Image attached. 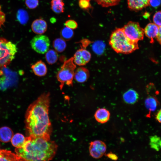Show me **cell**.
Instances as JSON below:
<instances>
[{"label": "cell", "mask_w": 161, "mask_h": 161, "mask_svg": "<svg viewBox=\"0 0 161 161\" xmlns=\"http://www.w3.org/2000/svg\"><path fill=\"white\" fill-rule=\"evenodd\" d=\"M51 8L54 13L59 14L63 13L64 10V3L63 0H52Z\"/></svg>", "instance_id": "obj_22"}, {"label": "cell", "mask_w": 161, "mask_h": 161, "mask_svg": "<svg viewBox=\"0 0 161 161\" xmlns=\"http://www.w3.org/2000/svg\"><path fill=\"white\" fill-rule=\"evenodd\" d=\"M159 27L154 23H150L145 27L144 30V34L148 38L153 40L157 36Z\"/></svg>", "instance_id": "obj_15"}, {"label": "cell", "mask_w": 161, "mask_h": 161, "mask_svg": "<svg viewBox=\"0 0 161 161\" xmlns=\"http://www.w3.org/2000/svg\"><path fill=\"white\" fill-rule=\"evenodd\" d=\"M109 43L113 49L117 53L129 54L139 48L137 43L129 39L122 28H117L112 33Z\"/></svg>", "instance_id": "obj_3"}, {"label": "cell", "mask_w": 161, "mask_h": 161, "mask_svg": "<svg viewBox=\"0 0 161 161\" xmlns=\"http://www.w3.org/2000/svg\"><path fill=\"white\" fill-rule=\"evenodd\" d=\"M17 18L20 23L22 24H26L29 20V15L25 10L21 9L18 10L17 15Z\"/></svg>", "instance_id": "obj_26"}, {"label": "cell", "mask_w": 161, "mask_h": 161, "mask_svg": "<svg viewBox=\"0 0 161 161\" xmlns=\"http://www.w3.org/2000/svg\"><path fill=\"white\" fill-rule=\"evenodd\" d=\"M155 118L158 122L161 123V109L156 114Z\"/></svg>", "instance_id": "obj_37"}, {"label": "cell", "mask_w": 161, "mask_h": 161, "mask_svg": "<svg viewBox=\"0 0 161 161\" xmlns=\"http://www.w3.org/2000/svg\"><path fill=\"white\" fill-rule=\"evenodd\" d=\"M104 45L103 43L100 41H97L92 46L93 51L97 54H101L104 50Z\"/></svg>", "instance_id": "obj_29"}, {"label": "cell", "mask_w": 161, "mask_h": 161, "mask_svg": "<svg viewBox=\"0 0 161 161\" xmlns=\"http://www.w3.org/2000/svg\"><path fill=\"white\" fill-rule=\"evenodd\" d=\"M65 26L72 30L76 29L78 27V23L74 20L69 19L66 21L64 23Z\"/></svg>", "instance_id": "obj_33"}, {"label": "cell", "mask_w": 161, "mask_h": 161, "mask_svg": "<svg viewBox=\"0 0 161 161\" xmlns=\"http://www.w3.org/2000/svg\"><path fill=\"white\" fill-rule=\"evenodd\" d=\"M89 0H78L79 7L84 10L88 9L91 7Z\"/></svg>", "instance_id": "obj_31"}, {"label": "cell", "mask_w": 161, "mask_h": 161, "mask_svg": "<svg viewBox=\"0 0 161 161\" xmlns=\"http://www.w3.org/2000/svg\"><path fill=\"white\" fill-rule=\"evenodd\" d=\"M106 150V146L104 142L100 140L91 142L89 144V151L90 155L95 159L101 157Z\"/></svg>", "instance_id": "obj_9"}, {"label": "cell", "mask_w": 161, "mask_h": 161, "mask_svg": "<svg viewBox=\"0 0 161 161\" xmlns=\"http://www.w3.org/2000/svg\"><path fill=\"white\" fill-rule=\"evenodd\" d=\"M31 68L34 74L39 77L45 76L47 72L46 65L41 60H39L32 65Z\"/></svg>", "instance_id": "obj_13"}, {"label": "cell", "mask_w": 161, "mask_h": 161, "mask_svg": "<svg viewBox=\"0 0 161 161\" xmlns=\"http://www.w3.org/2000/svg\"><path fill=\"white\" fill-rule=\"evenodd\" d=\"M73 57L64 62L60 69L57 73L56 77L60 83V88L61 90L65 83L69 86H72L74 72L76 65Z\"/></svg>", "instance_id": "obj_4"}, {"label": "cell", "mask_w": 161, "mask_h": 161, "mask_svg": "<svg viewBox=\"0 0 161 161\" xmlns=\"http://www.w3.org/2000/svg\"><path fill=\"white\" fill-rule=\"evenodd\" d=\"M157 38L158 41L161 44V27H159L158 34Z\"/></svg>", "instance_id": "obj_38"}, {"label": "cell", "mask_w": 161, "mask_h": 161, "mask_svg": "<svg viewBox=\"0 0 161 161\" xmlns=\"http://www.w3.org/2000/svg\"><path fill=\"white\" fill-rule=\"evenodd\" d=\"M89 76V70L84 67H79L75 71L74 78L78 83L84 82L88 80Z\"/></svg>", "instance_id": "obj_12"}, {"label": "cell", "mask_w": 161, "mask_h": 161, "mask_svg": "<svg viewBox=\"0 0 161 161\" xmlns=\"http://www.w3.org/2000/svg\"><path fill=\"white\" fill-rule=\"evenodd\" d=\"M26 137L22 134L17 133L13 135L11 142L12 145L16 148L21 147L24 145Z\"/></svg>", "instance_id": "obj_20"}, {"label": "cell", "mask_w": 161, "mask_h": 161, "mask_svg": "<svg viewBox=\"0 0 161 161\" xmlns=\"http://www.w3.org/2000/svg\"><path fill=\"white\" fill-rule=\"evenodd\" d=\"M122 28L128 38L133 42L137 43L143 38L144 29L138 22L129 21Z\"/></svg>", "instance_id": "obj_6"}, {"label": "cell", "mask_w": 161, "mask_h": 161, "mask_svg": "<svg viewBox=\"0 0 161 161\" xmlns=\"http://www.w3.org/2000/svg\"><path fill=\"white\" fill-rule=\"evenodd\" d=\"M32 31L38 35H42L44 33L47 28V22L42 19H37L34 20L31 24Z\"/></svg>", "instance_id": "obj_11"}, {"label": "cell", "mask_w": 161, "mask_h": 161, "mask_svg": "<svg viewBox=\"0 0 161 161\" xmlns=\"http://www.w3.org/2000/svg\"><path fill=\"white\" fill-rule=\"evenodd\" d=\"M159 104L157 98L154 95L149 96L145 99V107L149 111L150 114L151 112L156 110Z\"/></svg>", "instance_id": "obj_19"}, {"label": "cell", "mask_w": 161, "mask_h": 161, "mask_svg": "<svg viewBox=\"0 0 161 161\" xmlns=\"http://www.w3.org/2000/svg\"><path fill=\"white\" fill-rule=\"evenodd\" d=\"M39 0H25L26 6L30 9L36 8L39 5Z\"/></svg>", "instance_id": "obj_30"}, {"label": "cell", "mask_w": 161, "mask_h": 161, "mask_svg": "<svg viewBox=\"0 0 161 161\" xmlns=\"http://www.w3.org/2000/svg\"><path fill=\"white\" fill-rule=\"evenodd\" d=\"M49 93H44L29 106L25 116L29 136L50 140L52 127L49 116Z\"/></svg>", "instance_id": "obj_1"}, {"label": "cell", "mask_w": 161, "mask_h": 161, "mask_svg": "<svg viewBox=\"0 0 161 161\" xmlns=\"http://www.w3.org/2000/svg\"><path fill=\"white\" fill-rule=\"evenodd\" d=\"M0 150H1V149H0Z\"/></svg>", "instance_id": "obj_40"}, {"label": "cell", "mask_w": 161, "mask_h": 161, "mask_svg": "<svg viewBox=\"0 0 161 161\" xmlns=\"http://www.w3.org/2000/svg\"><path fill=\"white\" fill-rule=\"evenodd\" d=\"M161 4V0H149V5L154 7H157Z\"/></svg>", "instance_id": "obj_34"}, {"label": "cell", "mask_w": 161, "mask_h": 161, "mask_svg": "<svg viewBox=\"0 0 161 161\" xmlns=\"http://www.w3.org/2000/svg\"><path fill=\"white\" fill-rule=\"evenodd\" d=\"M60 35L61 38L65 41H69L71 39L74 35L73 30L65 27L61 30Z\"/></svg>", "instance_id": "obj_27"}, {"label": "cell", "mask_w": 161, "mask_h": 161, "mask_svg": "<svg viewBox=\"0 0 161 161\" xmlns=\"http://www.w3.org/2000/svg\"><path fill=\"white\" fill-rule=\"evenodd\" d=\"M149 0H127L129 8L134 10H138L149 5Z\"/></svg>", "instance_id": "obj_16"}, {"label": "cell", "mask_w": 161, "mask_h": 161, "mask_svg": "<svg viewBox=\"0 0 161 161\" xmlns=\"http://www.w3.org/2000/svg\"><path fill=\"white\" fill-rule=\"evenodd\" d=\"M32 48L37 53L44 54L49 50L50 45L49 38L46 35H37L30 42Z\"/></svg>", "instance_id": "obj_8"}, {"label": "cell", "mask_w": 161, "mask_h": 161, "mask_svg": "<svg viewBox=\"0 0 161 161\" xmlns=\"http://www.w3.org/2000/svg\"><path fill=\"white\" fill-rule=\"evenodd\" d=\"M154 23L159 27H161V11L157 12L153 17Z\"/></svg>", "instance_id": "obj_32"}, {"label": "cell", "mask_w": 161, "mask_h": 161, "mask_svg": "<svg viewBox=\"0 0 161 161\" xmlns=\"http://www.w3.org/2000/svg\"><path fill=\"white\" fill-rule=\"evenodd\" d=\"M50 21L52 23H53L55 21V19L54 18H52L50 19Z\"/></svg>", "instance_id": "obj_39"}, {"label": "cell", "mask_w": 161, "mask_h": 161, "mask_svg": "<svg viewBox=\"0 0 161 161\" xmlns=\"http://www.w3.org/2000/svg\"><path fill=\"white\" fill-rule=\"evenodd\" d=\"M17 52L15 44L0 37V68L7 67L14 58Z\"/></svg>", "instance_id": "obj_5"}, {"label": "cell", "mask_w": 161, "mask_h": 161, "mask_svg": "<svg viewBox=\"0 0 161 161\" xmlns=\"http://www.w3.org/2000/svg\"><path fill=\"white\" fill-rule=\"evenodd\" d=\"M95 120L99 123H104L109 119L110 113L107 109L104 108L98 109L94 114Z\"/></svg>", "instance_id": "obj_14"}, {"label": "cell", "mask_w": 161, "mask_h": 161, "mask_svg": "<svg viewBox=\"0 0 161 161\" xmlns=\"http://www.w3.org/2000/svg\"><path fill=\"white\" fill-rule=\"evenodd\" d=\"M16 74L7 68H0V90L4 91L16 83Z\"/></svg>", "instance_id": "obj_7"}, {"label": "cell", "mask_w": 161, "mask_h": 161, "mask_svg": "<svg viewBox=\"0 0 161 161\" xmlns=\"http://www.w3.org/2000/svg\"><path fill=\"white\" fill-rule=\"evenodd\" d=\"M58 55L57 52L52 49L49 50L46 53L45 58L49 64H53L57 61Z\"/></svg>", "instance_id": "obj_24"}, {"label": "cell", "mask_w": 161, "mask_h": 161, "mask_svg": "<svg viewBox=\"0 0 161 161\" xmlns=\"http://www.w3.org/2000/svg\"><path fill=\"white\" fill-rule=\"evenodd\" d=\"M95 0L98 4L104 7H108L117 5L119 3L120 1V0Z\"/></svg>", "instance_id": "obj_28"}, {"label": "cell", "mask_w": 161, "mask_h": 161, "mask_svg": "<svg viewBox=\"0 0 161 161\" xmlns=\"http://www.w3.org/2000/svg\"><path fill=\"white\" fill-rule=\"evenodd\" d=\"M5 21V16L4 14L2 12H0V28L2 25L3 24Z\"/></svg>", "instance_id": "obj_36"}, {"label": "cell", "mask_w": 161, "mask_h": 161, "mask_svg": "<svg viewBox=\"0 0 161 161\" xmlns=\"http://www.w3.org/2000/svg\"><path fill=\"white\" fill-rule=\"evenodd\" d=\"M105 155L109 159L114 161L117 160L118 159L117 155L111 152L105 154Z\"/></svg>", "instance_id": "obj_35"}, {"label": "cell", "mask_w": 161, "mask_h": 161, "mask_svg": "<svg viewBox=\"0 0 161 161\" xmlns=\"http://www.w3.org/2000/svg\"><path fill=\"white\" fill-rule=\"evenodd\" d=\"M52 45L55 50L60 53L63 52L66 47L65 41L61 38L55 39L53 42Z\"/></svg>", "instance_id": "obj_23"}, {"label": "cell", "mask_w": 161, "mask_h": 161, "mask_svg": "<svg viewBox=\"0 0 161 161\" xmlns=\"http://www.w3.org/2000/svg\"><path fill=\"white\" fill-rule=\"evenodd\" d=\"M91 57V54L88 51L81 48L77 50L75 53L73 57V61L75 64L83 66L89 62Z\"/></svg>", "instance_id": "obj_10"}, {"label": "cell", "mask_w": 161, "mask_h": 161, "mask_svg": "<svg viewBox=\"0 0 161 161\" xmlns=\"http://www.w3.org/2000/svg\"><path fill=\"white\" fill-rule=\"evenodd\" d=\"M0 161H18L16 155L6 150L0 151Z\"/></svg>", "instance_id": "obj_21"}, {"label": "cell", "mask_w": 161, "mask_h": 161, "mask_svg": "<svg viewBox=\"0 0 161 161\" xmlns=\"http://www.w3.org/2000/svg\"><path fill=\"white\" fill-rule=\"evenodd\" d=\"M139 95L134 90L130 89L126 92L123 95V98L126 103L132 104L135 103L138 100Z\"/></svg>", "instance_id": "obj_17"}, {"label": "cell", "mask_w": 161, "mask_h": 161, "mask_svg": "<svg viewBox=\"0 0 161 161\" xmlns=\"http://www.w3.org/2000/svg\"><path fill=\"white\" fill-rule=\"evenodd\" d=\"M13 135L12 130L9 127L3 126L0 128V141L7 143L11 141Z\"/></svg>", "instance_id": "obj_18"}, {"label": "cell", "mask_w": 161, "mask_h": 161, "mask_svg": "<svg viewBox=\"0 0 161 161\" xmlns=\"http://www.w3.org/2000/svg\"><path fill=\"white\" fill-rule=\"evenodd\" d=\"M149 144L151 148L157 151L160 150L161 149V138L156 135L151 136Z\"/></svg>", "instance_id": "obj_25"}, {"label": "cell", "mask_w": 161, "mask_h": 161, "mask_svg": "<svg viewBox=\"0 0 161 161\" xmlns=\"http://www.w3.org/2000/svg\"><path fill=\"white\" fill-rule=\"evenodd\" d=\"M57 145L54 141L29 136L23 145L16 148L18 161H49L54 157Z\"/></svg>", "instance_id": "obj_2"}]
</instances>
